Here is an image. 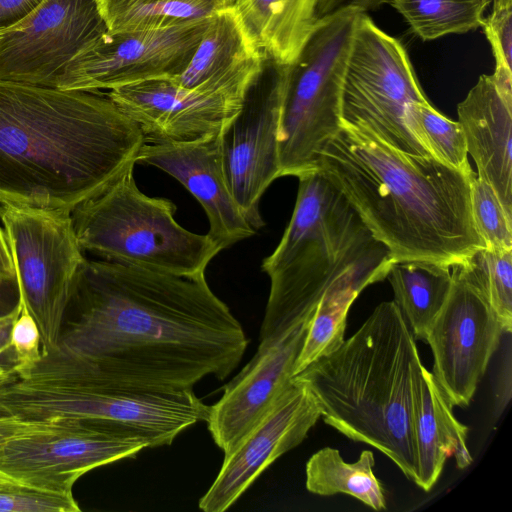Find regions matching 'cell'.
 I'll return each instance as SVG.
<instances>
[{
    "instance_id": "obj_7",
    "label": "cell",
    "mask_w": 512,
    "mask_h": 512,
    "mask_svg": "<svg viewBox=\"0 0 512 512\" xmlns=\"http://www.w3.org/2000/svg\"><path fill=\"white\" fill-rule=\"evenodd\" d=\"M133 171L134 165L71 211L83 251L175 275L205 274L221 248L207 234L180 226L172 201L142 193Z\"/></svg>"
},
{
    "instance_id": "obj_10",
    "label": "cell",
    "mask_w": 512,
    "mask_h": 512,
    "mask_svg": "<svg viewBox=\"0 0 512 512\" xmlns=\"http://www.w3.org/2000/svg\"><path fill=\"white\" fill-rule=\"evenodd\" d=\"M0 219L22 304L40 331L42 353L54 350L85 260L71 212L2 204Z\"/></svg>"
},
{
    "instance_id": "obj_42",
    "label": "cell",
    "mask_w": 512,
    "mask_h": 512,
    "mask_svg": "<svg viewBox=\"0 0 512 512\" xmlns=\"http://www.w3.org/2000/svg\"><path fill=\"white\" fill-rule=\"evenodd\" d=\"M4 480H9V479L5 478L3 475H0V481H4Z\"/></svg>"
},
{
    "instance_id": "obj_41",
    "label": "cell",
    "mask_w": 512,
    "mask_h": 512,
    "mask_svg": "<svg viewBox=\"0 0 512 512\" xmlns=\"http://www.w3.org/2000/svg\"><path fill=\"white\" fill-rule=\"evenodd\" d=\"M9 371L10 367L0 362V380L4 379L9 374Z\"/></svg>"
},
{
    "instance_id": "obj_27",
    "label": "cell",
    "mask_w": 512,
    "mask_h": 512,
    "mask_svg": "<svg viewBox=\"0 0 512 512\" xmlns=\"http://www.w3.org/2000/svg\"><path fill=\"white\" fill-rule=\"evenodd\" d=\"M236 0H97L110 33L182 25L232 8Z\"/></svg>"
},
{
    "instance_id": "obj_40",
    "label": "cell",
    "mask_w": 512,
    "mask_h": 512,
    "mask_svg": "<svg viewBox=\"0 0 512 512\" xmlns=\"http://www.w3.org/2000/svg\"><path fill=\"white\" fill-rule=\"evenodd\" d=\"M492 3V8H499L502 6L512 5V0H492Z\"/></svg>"
},
{
    "instance_id": "obj_23",
    "label": "cell",
    "mask_w": 512,
    "mask_h": 512,
    "mask_svg": "<svg viewBox=\"0 0 512 512\" xmlns=\"http://www.w3.org/2000/svg\"><path fill=\"white\" fill-rule=\"evenodd\" d=\"M319 0H236L234 10L267 60L291 65L319 23Z\"/></svg>"
},
{
    "instance_id": "obj_39",
    "label": "cell",
    "mask_w": 512,
    "mask_h": 512,
    "mask_svg": "<svg viewBox=\"0 0 512 512\" xmlns=\"http://www.w3.org/2000/svg\"><path fill=\"white\" fill-rule=\"evenodd\" d=\"M0 273L14 275L15 267L3 229L0 227Z\"/></svg>"
},
{
    "instance_id": "obj_17",
    "label": "cell",
    "mask_w": 512,
    "mask_h": 512,
    "mask_svg": "<svg viewBox=\"0 0 512 512\" xmlns=\"http://www.w3.org/2000/svg\"><path fill=\"white\" fill-rule=\"evenodd\" d=\"M321 415L309 386L294 376L262 419L224 455L217 477L199 500V508L205 512L227 510L267 467L306 438Z\"/></svg>"
},
{
    "instance_id": "obj_12",
    "label": "cell",
    "mask_w": 512,
    "mask_h": 512,
    "mask_svg": "<svg viewBox=\"0 0 512 512\" xmlns=\"http://www.w3.org/2000/svg\"><path fill=\"white\" fill-rule=\"evenodd\" d=\"M288 69L289 65L267 60L240 111L218 136L227 186L255 231L264 226L260 199L281 177L278 136Z\"/></svg>"
},
{
    "instance_id": "obj_22",
    "label": "cell",
    "mask_w": 512,
    "mask_h": 512,
    "mask_svg": "<svg viewBox=\"0 0 512 512\" xmlns=\"http://www.w3.org/2000/svg\"><path fill=\"white\" fill-rule=\"evenodd\" d=\"M452 408L432 372L422 366L413 403L414 483L427 492L439 479L447 458L454 456L460 469L473 461L467 446L468 427L457 420Z\"/></svg>"
},
{
    "instance_id": "obj_35",
    "label": "cell",
    "mask_w": 512,
    "mask_h": 512,
    "mask_svg": "<svg viewBox=\"0 0 512 512\" xmlns=\"http://www.w3.org/2000/svg\"><path fill=\"white\" fill-rule=\"evenodd\" d=\"M44 0H0V32H4L31 14Z\"/></svg>"
},
{
    "instance_id": "obj_34",
    "label": "cell",
    "mask_w": 512,
    "mask_h": 512,
    "mask_svg": "<svg viewBox=\"0 0 512 512\" xmlns=\"http://www.w3.org/2000/svg\"><path fill=\"white\" fill-rule=\"evenodd\" d=\"M10 352H12L10 369L16 375L28 372L42 357L38 325L23 304L21 312L12 326Z\"/></svg>"
},
{
    "instance_id": "obj_2",
    "label": "cell",
    "mask_w": 512,
    "mask_h": 512,
    "mask_svg": "<svg viewBox=\"0 0 512 512\" xmlns=\"http://www.w3.org/2000/svg\"><path fill=\"white\" fill-rule=\"evenodd\" d=\"M140 127L98 92L0 80V203L72 211L137 162Z\"/></svg>"
},
{
    "instance_id": "obj_31",
    "label": "cell",
    "mask_w": 512,
    "mask_h": 512,
    "mask_svg": "<svg viewBox=\"0 0 512 512\" xmlns=\"http://www.w3.org/2000/svg\"><path fill=\"white\" fill-rule=\"evenodd\" d=\"M470 205L475 229L485 248L512 250V218L492 187L477 174L471 182Z\"/></svg>"
},
{
    "instance_id": "obj_13",
    "label": "cell",
    "mask_w": 512,
    "mask_h": 512,
    "mask_svg": "<svg viewBox=\"0 0 512 512\" xmlns=\"http://www.w3.org/2000/svg\"><path fill=\"white\" fill-rule=\"evenodd\" d=\"M210 18L173 27L108 32L55 76L53 87L98 92L180 75L188 66Z\"/></svg>"
},
{
    "instance_id": "obj_15",
    "label": "cell",
    "mask_w": 512,
    "mask_h": 512,
    "mask_svg": "<svg viewBox=\"0 0 512 512\" xmlns=\"http://www.w3.org/2000/svg\"><path fill=\"white\" fill-rule=\"evenodd\" d=\"M109 32L97 0H44L0 35V80L53 87L56 74Z\"/></svg>"
},
{
    "instance_id": "obj_43",
    "label": "cell",
    "mask_w": 512,
    "mask_h": 512,
    "mask_svg": "<svg viewBox=\"0 0 512 512\" xmlns=\"http://www.w3.org/2000/svg\"><path fill=\"white\" fill-rule=\"evenodd\" d=\"M2 32H0V35H1Z\"/></svg>"
},
{
    "instance_id": "obj_20",
    "label": "cell",
    "mask_w": 512,
    "mask_h": 512,
    "mask_svg": "<svg viewBox=\"0 0 512 512\" xmlns=\"http://www.w3.org/2000/svg\"><path fill=\"white\" fill-rule=\"evenodd\" d=\"M457 113L477 176L492 187L512 218V85L481 75Z\"/></svg>"
},
{
    "instance_id": "obj_9",
    "label": "cell",
    "mask_w": 512,
    "mask_h": 512,
    "mask_svg": "<svg viewBox=\"0 0 512 512\" xmlns=\"http://www.w3.org/2000/svg\"><path fill=\"white\" fill-rule=\"evenodd\" d=\"M427 101L403 44L360 12L342 89V124L363 127L401 152L431 156L411 113Z\"/></svg>"
},
{
    "instance_id": "obj_29",
    "label": "cell",
    "mask_w": 512,
    "mask_h": 512,
    "mask_svg": "<svg viewBox=\"0 0 512 512\" xmlns=\"http://www.w3.org/2000/svg\"><path fill=\"white\" fill-rule=\"evenodd\" d=\"M488 301L505 333L512 330V250L480 248L454 264Z\"/></svg>"
},
{
    "instance_id": "obj_38",
    "label": "cell",
    "mask_w": 512,
    "mask_h": 512,
    "mask_svg": "<svg viewBox=\"0 0 512 512\" xmlns=\"http://www.w3.org/2000/svg\"><path fill=\"white\" fill-rule=\"evenodd\" d=\"M35 421H23L12 416H0V445L14 434L27 429Z\"/></svg>"
},
{
    "instance_id": "obj_16",
    "label": "cell",
    "mask_w": 512,
    "mask_h": 512,
    "mask_svg": "<svg viewBox=\"0 0 512 512\" xmlns=\"http://www.w3.org/2000/svg\"><path fill=\"white\" fill-rule=\"evenodd\" d=\"M247 91L184 88L169 78L109 90V98L141 129L145 143H188L218 135L240 111Z\"/></svg>"
},
{
    "instance_id": "obj_14",
    "label": "cell",
    "mask_w": 512,
    "mask_h": 512,
    "mask_svg": "<svg viewBox=\"0 0 512 512\" xmlns=\"http://www.w3.org/2000/svg\"><path fill=\"white\" fill-rule=\"evenodd\" d=\"M452 286L426 342L433 376L452 407L470 404L505 333L480 291L451 266Z\"/></svg>"
},
{
    "instance_id": "obj_8",
    "label": "cell",
    "mask_w": 512,
    "mask_h": 512,
    "mask_svg": "<svg viewBox=\"0 0 512 512\" xmlns=\"http://www.w3.org/2000/svg\"><path fill=\"white\" fill-rule=\"evenodd\" d=\"M360 12L345 8L320 19L289 65L278 136L281 177L318 171L322 150L342 127V89Z\"/></svg>"
},
{
    "instance_id": "obj_36",
    "label": "cell",
    "mask_w": 512,
    "mask_h": 512,
    "mask_svg": "<svg viewBox=\"0 0 512 512\" xmlns=\"http://www.w3.org/2000/svg\"><path fill=\"white\" fill-rule=\"evenodd\" d=\"M22 303L16 274L0 273V316H3Z\"/></svg>"
},
{
    "instance_id": "obj_24",
    "label": "cell",
    "mask_w": 512,
    "mask_h": 512,
    "mask_svg": "<svg viewBox=\"0 0 512 512\" xmlns=\"http://www.w3.org/2000/svg\"><path fill=\"white\" fill-rule=\"evenodd\" d=\"M392 263L389 251L375 254L346 272L322 297L295 362L293 377L343 343L352 303L367 286L386 278Z\"/></svg>"
},
{
    "instance_id": "obj_5",
    "label": "cell",
    "mask_w": 512,
    "mask_h": 512,
    "mask_svg": "<svg viewBox=\"0 0 512 512\" xmlns=\"http://www.w3.org/2000/svg\"><path fill=\"white\" fill-rule=\"evenodd\" d=\"M298 179L289 224L276 249L262 262L270 293L258 347L310 320L322 297L346 272L388 250L319 171Z\"/></svg>"
},
{
    "instance_id": "obj_18",
    "label": "cell",
    "mask_w": 512,
    "mask_h": 512,
    "mask_svg": "<svg viewBox=\"0 0 512 512\" xmlns=\"http://www.w3.org/2000/svg\"><path fill=\"white\" fill-rule=\"evenodd\" d=\"M311 319L289 329L270 345L258 347L224 387L220 400L210 406L207 427L224 455L234 450L291 382Z\"/></svg>"
},
{
    "instance_id": "obj_37",
    "label": "cell",
    "mask_w": 512,
    "mask_h": 512,
    "mask_svg": "<svg viewBox=\"0 0 512 512\" xmlns=\"http://www.w3.org/2000/svg\"><path fill=\"white\" fill-rule=\"evenodd\" d=\"M22 309V303L20 306L12 310L11 312L0 316V355L10 351V337L11 330L15 319L18 317Z\"/></svg>"
},
{
    "instance_id": "obj_1",
    "label": "cell",
    "mask_w": 512,
    "mask_h": 512,
    "mask_svg": "<svg viewBox=\"0 0 512 512\" xmlns=\"http://www.w3.org/2000/svg\"><path fill=\"white\" fill-rule=\"evenodd\" d=\"M248 340L205 274L181 276L85 258L76 277L58 348L99 384L131 390L193 389L224 380Z\"/></svg>"
},
{
    "instance_id": "obj_21",
    "label": "cell",
    "mask_w": 512,
    "mask_h": 512,
    "mask_svg": "<svg viewBox=\"0 0 512 512\" xmlns=\"http://www.w3.org/2000/svg\"><path fill=\"white\" fill-rule=\"evenodd\" d=\"M266 63L265 55L252 44L232 7L210 17L188 66L171 80L189 89L248 91Z\"/></svg>"
},
{
    "instance_id": "obj_11",
    "label": "cell",
    "mask_w": 512,
    "mask_h": 512,
    "mask_svg": "<svg viewBox=\"0 0 512 512\" xmlns=\"http://www.w3.org/2000/svg\"><path fill=\"white\" fill-rule=\"evenodd\" d=\"M145 448L150 446L143 437L101 420L35 421L0 445V475L35 489L73 494L85 473Z\"/></svg>"
},
{
    "instance_id": "obj_28",
    "label": "cell",
    "mask_w": 512,
    "mask_h": 512,
    "mask_svg": "<svg viewBox=\"0 0 512 512\" xmlns=\"http://www.w3.org/2000/svg\"><path fill=\"white\" fill-rule=\"evenodd\" d=\"M492 0H390L423 41L450 34H463L481 27Z\"/></svg>"
},
{
    "instance_id": "obj_3",
    "label": "cell",
    "mask_w": 512,
    "mask_h": 512,
    "mask_svg": "<svg viewBox=\"0 0 512 512\" xmlns=\"http://www.w3.org/2000/svg\"><path fill=\"white\" fill-rule=\"evenodd\" d=\"M318 171L347 199L393 262L453 266L485 248L471 214L472 168L387 145L369 130L342 124L320 154Z\"/></svg>"
},
{
    "instance_id": "obj_32",
    "label": "cell",
    "mask_w": 512,
    "mask_h": 512,
    "mask_svg": "<svg viewBox=\"0 0 512 512\" xmlns=\"http://www.w3.org/2000/svg\"><path fill=\"white\" fill-rule=\"evenodd\" d=\"M73 494L35 489L11 480L0 481V512H79Z\"/></svg>"
},
{
    "instance_id": "obj_30",
    "label": "cell",
    "mask_w": 512,
    "mask_h": 512,
    "mask_svg": "<svg viewBox=\"0 0 512 512\" xmlns=\"http://www.w3.org/2000/svg\"><path fill=\"white\" fill-rule=\"evenodd\" d=\"M411 113L418 136L432 157L455 169H471L465 136L458 121L442 115L429 101L414 104Z\"/></svg>"
},
{
    "instance_id": "obj_33",
    "label": "cell",
    "mask_w": 512,
    "mask_h": 512,
    "mask_svg": "<svg viewBox=\"0 0 512 512\" xmlns=\"http://www.w3.org/2000/svg\"><path fill=\"white\" fill-rule=\"evenodd\" d=\"M481 28L495 59L491 75L501 82L512 83V5L492 8L490 15L483 18Z\"/></svg>"
},
{
    "instance_id": "obj_4",
    "label": "cell",
    "mask_w": 512,
    "mask_h": 512,
    "mask_svg": "<svg viewBox=\"0 0 512 512\" xmlns=\"http://www.w3.org/2000/svg\"><path fill=\"white\" fill-rule=\"evenodd\" d=\"M422 366L406 319L385 301L337 349L295 376L315 395L327 425L376 448L414 482L413 403Z\"/></svg>"
},
{
    "instance_id": "obj_19",
    "label": "cell",
    "mask_w": 512,
    "mask_h": 512,
    "mask_svg": "<svg viewBox=\"0 0 512 512\" xmlns=\"http://www.w3.org/2000/svg\"><path fill=\"white\" fill-rule=\"evenodd\" d=\"M218 136L188 143H145L137 162L155 166L185 186L207 214V235L223 250L255 230L227 186Z\"/></svg>"
},
{
    "instance_id": "obj_26",
    "label": "cell",
    "mask_w": 512,
    "mask_h": 512,
    "mask_svg": "<svg viewBox=\"0 0 512 512\" xmlns=\"http://www.w3.org/2000/svg\"><path fill=\"white\" fill-rule=\"evenodd\" d=\"M374 464L371 450H363L357 461L349 463L336 448L324 447L307 461L305 485L313 494H347L371 509L380 511L386 509V496L374 474Z\"/></svg>"
},
{
    "instance_id": "obj_6",
    "label": "cell",
    "mask_w": 512,
    "mask_h": 512,
    "mask_svg": "<svg viewBox=\"0 0 512 512\" xmlns=\"http://www.w3.org/2000/svg\"><path fill=\"white\" fill-rule=\"evenodd\" d=\"M210 406L193 389L161 392L114 388L76 372L58 347L26 373L0 380V416L23 421L85 418L143 437L150 448L170 445L185 429L206 422Z\"/></svg>"
},
{
    "instance_id": "obj_25",
    "label": "cell",
    "mask_w": 512,
    "mask_h": 512,
    "mask_svg": "<svg viewBox=\"0 0 512 512\" xmlns=\"http://www.w3.org/2000/svg\"><path fill=\"white\" fill-rule=\"evenodd\" d=\"M386 278L393 289V301L415 339L425 341L450 293L451 267L424 260L398 261L392 263Z\"/></svg>"
}]
</instances>
